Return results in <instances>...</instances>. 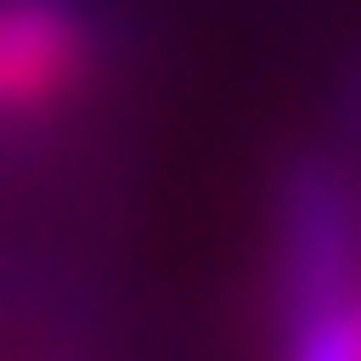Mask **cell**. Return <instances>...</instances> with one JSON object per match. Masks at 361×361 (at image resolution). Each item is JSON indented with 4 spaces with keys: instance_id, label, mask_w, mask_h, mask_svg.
<instances>
[{
    "instance_id": "4",
    "label": "cell",
    "mask_w": 361,
    "mask_h": 361,
    "mask_svg": "<svg viewBox=\"0 0 361 361\" xmlns=\"http://www.w3.org/2000/svg\"><path fill=\"white\" fill-rule=\"evenodd\" d=\"M331 146H346L361 161V39L338 62V85H331Z\"/></svg>"
},
{
    "instance_id": "3",
    "label": "cell",
    "mask_w": 361,
    "mask_h": 361,
    "mask_svg": "<svg viewBox=\"0 0 361 361\" xmlns=\"http://www.w3.org/2000/svg\"><path fill=\"white\" fill-rule=\"evenodd\" d=\"M277 361H361V300L277 331Z\"/></svg>"
},
{
    "instance_id": "2",
    "label": "cell",
    "mask_w": 361,
    "mask_h": 361,
    "mask_svg": "<svg viewBox=\"0 0 361 361\" xmlns=\"http://www.w3.org/2000/svg\"><path fill=\"white\" fill-rule=\"evenodd\" d=\"M100 70V16L85 0H0V116H47Z\"/></svg>"
},
{
    "instance_id": "1",
    "label": "cell",
    "mask_w": 361,
    "mask_h": 361,
    "mask_svg": "<svg viewBox=\"0 0 361 361\" xmlns=\"http://www.w3.org/2000/svg\"><path fill=\"white\" fill-rule=\"evenodd\" d=\"M361 300V161L315 139L292 146L269 185V307L277 331Z\"/></svg>"
}]
</instances>
